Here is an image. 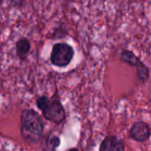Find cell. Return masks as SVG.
Returning a JSON list of instances; mask_svg holds the SVG:
<instances>
[{
  "instance_id": "3",
  "label": "cell",
  "mask_w": 151,
  "mask_h": 151,
  "mask_svg": "<svg viewBox=\"0 0 151 151\" xmlns=\"http://www.w3.org/2000/svg\"><path fill=\"white\" fill-rule=\"evenodd\" d=\"M75 56L73 47L66 42H58L53 45L50 53V62L54 66L65 68L72 62Z\"/></svg>"
},
{
  "instance_id": "4",
  "label": "cell",
  "mask_w": 151,
  "mask_h": 151,
  "mask_svg": "<svg viewBox=\"0 0 151 151\" xmlns=\"http://www.w3.org/2000/svg\"><path fill=\"white\" fill-rule=\"evenodd\" d=\"M120 58L125 63L136 68L138 79L142 84H145L150 78V69L131 50L124 49L120 53Z\"/></svg>"
},
{
  "instance_id": "11",
  "label": "cell",
  "mask_w": 151,
  "mask_h": 151,
  "mask_svg": "<svg viewBox=\"0 0 151 151\" xmlns=\"http://www.w3.org/2000/svg\"><path fill=\"white\" fill-rule=\"evenodd\" d=\"M3 1H4V0H0V6L3 4Z\"/></svg>"
},
{
  "instance_id": "7",
  "label": "cell",
  "mask_w": 151,
  "mask_h": 151,
  "mask_svg": "<svg viewBox=\"0 0 151 151\" xmlns=\"http://www.w3.org/2000/svg\"><path fill=\"white\" fill-rule=\"evenodd\" d=\"M31 49L30 41L26 37L19 38L16 43V56L21 61H24L27 57Z\"/></svg>"
},
{
  "instance_id": "8",
  "label": "cell",
  "mask_w": 151,
  "mask_h": 151,
  "mask_svg": "<svg viewBox=\"0 0 151 151\" xmlns=\"http://www.w3.org/2000/svg\"><path fill=\"white\" fill-rule=\"evenodd\" d=\"M60 139L56 135H49L45 141V151H55L56 149L60 146Z\"/></svg>"
},
{
  "instance_id": "6",
  "label": "cell",
  "mask_w": 151,
  "mask_h": 151,
  "mask_svg": "<svg viewBox=\"0 0 151 151\" xmlns=\"http://www.w3.org/2000/svg\"><path fill=\"white\" fill-rule=\"evenodd\" d=\"M125 143L123 139L115 135L107 136L100 145L99 151H125Z\"/></svg>"
},
{
  "instance_id": "2",
  "label": "cell",
  "mask_w": 151,
  "mask_h": 151,
  "mask_svg": "<svg viewBox=\"0 0 151 151\" xmlns=\"http://www.w3.org/2000/svg\"><path fill=\"white\" fill-rule=\"evenodd\" d=\"M36 106L43 116L50 122L59 124L66 118V111L57 94L52 98L41 96L36 100Z\"/></svg>"
},
{
  "instance_id": "10",
  "label": "cell",
  "mask_w": 151,
  "mask_h": 151,
  "mask_svg": "<svg viewBox=\"0 0 151 151\" xmlns=\"http://www.w3.org/2000/svg\"><path fill=\"white\" fill-rule=\"evenodd\" d=\"M68 151H79V150L77 147H72L70 148V149L68 150Z\"/></svg>"
},
{
  "instance_id": "9",
  "label": "cell",
  "mask_w": 151,
  "mask_h": 151,
  "mask_svg": "<svg viewBox=\"0 0 151 151\" xmlns=\"http://www.w3.org/2000/svg\"><path fill=\"white\" fill-rule=\"evenodd\" d=\"M9 1H10V4H11L13 7L19 8V7H23L26 0H9Z\"/></svg>"
},
{
  "instance_id": "5",
  "label": "cell",
  "mask_w": 151,
  "mask_h": 151,
  "mask_svg": "<svg viewBox=\"0 0 151 151\" xmlns=\"http://www.w3.org/2000/svg\"><path fill=\"white\" fill-rule=\"evenodd\" d=\"M129 136L131 139L137 142H147L151 136L150 125L145 121H136L130 129Z\"/></svg>"
},
{
  "instance_id": "1",
  "label": "cell",
  "mask_w": 151,
  "mask_h": 151,
  "mask_svg": "<svg viewBox=\"0 0 151 151\" xmlns=\"http://www.w3.org/2000/svg\"><path fill=\"white\" fill-rule=\"evenodd\" d=\"M45 124L37 111L32 108L24 109L21 113V135L25 142L36 144L44 135Z\"/></svg>"
}]
</instances>
